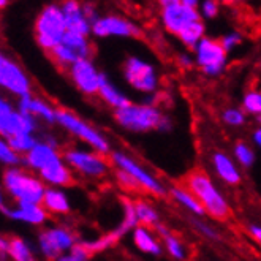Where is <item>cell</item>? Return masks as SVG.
<instances>
[{
  "mask_svg": "<svg viewBox=\"0 0 261 261\" xmlns=\"http://www.w3.org/2000/svg\"><path fill=\"white\" fill-rule=\"evenodd\" d=\"M242 110L252 116L261 113V90H249L242 97Z\"/></svg>",
  "mask_w": 261,
  "mask_h": 261,
  "instance_id": "d590c367",
  "label": "cell"
},
{
  "mask_svg": "<svg viewBox=\"0 0 261 261\" xmlns=\"http://www.w3.org/2000/svg\"><path fill=\"white\" fill-rule=\"evenodd\" d=\"M133 242L138 249L141 252H146V253H152V255H159L162 250H160V245L155 242V239L152 238V234L147 231L146 228L143 226H138L135 229V234H133Z\"/></svg>",
  "mask_w": 261,
  "mask_h": 261,
  "instance_id": "4316f807",
  "label": "cell"
},
{
  "mask_svg": "<svg viewBox=\"0 0 261 261\" xmlns=\"http://www.w3.org/2000/svg\"><path fill=\"white\" fill-rule=\"evenodd\" d=\"M220 43L225 48L226 53H231L233 49H236L238 46L242 43V34L238 32V30H231V32H226L223 37H220Z\"/></svg>",
  "mask_w": 261,
  "mask_h": 261,
  "instance_id": "74e56055",
  "label": "cell"
},
{
  "mask_svg": "<svg viewBox=\"0 0 261 261\" xmlns=\"http://www.w3.org/2000/svg\"><path fill=\"white\" fill-rule=\"evenodd\" d=\"M2 211L13 220H21L32 225H41L46 220V209L43 204L35 203H18L16 209H7L2 206Z\"/></svg>",
  "mask_w": 261,
  "mask_h": 261,
  "instance_id": "44dd1931",
  "label": "cell"
},
{
  "mask_svg": "<svg viewBox=\"0 0 261 261\" xmlns=\"http://www.w3.org/2000/svg\"><path fill=\"white\" fill-rule=\"evenodd\" d=\"M7 252L14 261H35L32 252L27 247V244L16 236L2 239V255H5Z\"/></svg>",
  "mask_w": 261,
  "mask_h": 261,
  "instance_id": "cb8c5ba5",
  "label": "cell"
},
{
  "mask_svg": "<svg viewBox=\"0 0 261 261\" xmlns=\"http://www.w3.org/2000/svg\"><path fill=\"white\" fill-rule=\"evenodd\" d=\"M0 86L13 97H22L32 92V81L16 59L8 54L0 56Z\"/></svg>",
  "mask_w": 261,
  "mask_h": 261,
  "instance_id": "30bf717a",
  "label": "cell"
},
{
  "mask_svg": "<svg viewBox=\"0 0 261 261\" xmlns=\"http://www.w3.org/2000/svg\"><path fill=\"white\" fill-rule=\"evenodd\" d=\"M252 141H253V144L258 149H261V125L253 130V133H252Z\"/></svg>",
  "mask_w": 261,
  "mask_h": 261,
  "instance_id": "7bdbcfd3",
  "label": "cell"
},
{
  "mask_svg": "<svg viewBox=\"0 0 261 261\" xmlns=\"http://www.w3.org/2000/svg\"><path fill=\"white\" fill-rule=\"evenodd\" d=\"M180 2L184 5H187V7H192V8H198L199 4H201V0H180Z\"/></svg>",
  "mask_w": 261,
  "mask_h": 261,
  "instance_id": "f6af8a7d",
  "label": "cell"
},
{
  "mask_svg": "<svg viewBox=\"0 0 261 261\" xmlns=\"http://www.w3.org/2000/svg\"><path fill=\"white\" fill-rule=\"evenodd\" d=\"M0 162L4 165H7L8 168L11 166H19V165H24V155L18 153L14 150L7 140H2L0 141Z\"/></svg>",
  "mask_w": 261,
  "mask_h": 261,
  "instance_id": "d6a6232c",
  "label": "cell"
},
{
  "mask_svg": "<svg viewBox=\"0 0 261 261\" xmlns=\"http://www.w3.org/2000/svg\"><path fill=\"white\" fill-rule=\"evenodd\" d=\"M195 56V64L207 78H219L226 70L228 53L222 46L220 40L204 37L198 41L192 49Z\"/></svg>",
  "mask_w": 261,
  "mask_h": 261,
  "instance_id": "ba28073f",
  "label": "cell"
},
{
  "mask_svg": "<svg viewBox=\"0 0 261 261\" xmlns=\"http://www.w3.org/2000/svg\"><path fill=\"white\" fill-rule=\"evenodd\" d=\"M250 233L258 242H261V228L259 226H250Z\"/></svg>",
  "mask_w": 261,
  "mask_h": 261,
  "instance_id": "ee69618b",
  "label": "cell"
},
{
  "mask_svg": "<svg viewBox=\"0 0 261 261\" xmlns=\"http://www.w3.org/2000/svg\"><path fill=\"white\" fill-rule=\"evenodd\" d=\"M184 186H186L196 198L198 201L203 204L204 211L209 214L212 219L225 222L231 216V209L226 203V199L220 193V190L216 187L209 174L203 170H193L184 179Z\"/></svg>",
  "mask_w": 261,
  "mask_h": 261,
  "instance_id": "7a4b0ae2",
  "label": "cell"
},
{
  "mask_svg": "<svg viewBox=\"0 0 261 261\" xmlns=\"http://www.w3.org/2000/svg\"><path fill=\"white\" fill-rule=\"evenodd\" d=\"M212 166L216 174L225 182L228 186H238L241 182V171L239 166L236 165V162L228 155L226 152L217 150L212 153Z\"/></svg>",
  "mask_w": 261,
  "mask_h": 261,
  "instance_id": "d6986e66",
  "label": "cell"
},
{
  "mask_svg": "<svg viewBox=\"0 0 261 261\" xmlns=\"http://www.w3.org/2000/svg\"><path fill=\"white\" fill-rule=\"evenodd\" d=\"M64 160L74 173L87 179H101L110 171V162L103 153L87 147H68Z\"/></svg>",
  "mask_w": 261,
  "mask_h": 261,
  "instance_id": "52a82bcc",
  "label": "cell"
},
{
  "mask_svg": "<svg viewBox=\"0 0 261 261\" xmlns=\"http://www.w3.org/2000/svg\"><path fill=\"white\" fill-rule=\"evenodd\" d=\"M74 238L64 228L46 229L40 234V247L49 259H59L64 250L73 249Z\"/></svg>",
  "mask_w": 261,
  "mask_h": 261,
  "instance_id": "9a60e30c",
  "label": "cell"
},
{
  "mask_svg": "<svg viewBox=\"0 0 261 261\" xmlns=\"http://www.w3.org/2000/svg\"><path fill=\"white\" fill-rule=\"evenodd\" d=\"M199 229H201V231L206 234V236H209V238H212V239H217V233L216 231H214V229L212 228H209V226H206L204 223H199V222H196L195 223Z\"/></svg>",
  "mask_w": 261,
  "mask_h": 261,
  "instance_id": "b9f144b4",
  "label": "cell"
},
{
  "mask_svg": "<svg viewBox=\"0 0 261 261\" xmlns=\"http://www.w3.org/2000/svg\"><path fill=\"white\" fill-rule=\"evenodd\" d=\"M38 125L40 120L35 116L19 111L5 97L0 98V135L4 140L21 133H37Z\"/></svg>",
  "mask_w": 261,
  "mask_h": 261,
  "instance_id": "9c48e42d",
  "label": "cell"
},
{
  "mask_svg": "<svg viewBox=\"0 0 261 261\" xmlns=\"http://www.w3.org/2000/svg\"><path fill=\"white\" fill-rule=\"evenodd\" d=\"M16 108L22 113L35 116L40 122H46V124H56L57 110H59L54 108L48 100L34 95L32 92L16 98Z\"/></svg>",
  "mask_w": 261,
  "mask_h": 261,
  "instance_id": "e0dca14e",
  "label": "cell"
},
{
  "mask_svg": "<svg viewBox=\"0 0 261 261\" xmlns=\"http://www.w3.org/2000/svg\"><path fill=\"white\" fill-rule=\"evenodd\" d=\"M98 97L101 98V101L105 105L111 106L113 110H119V108H122V106H125V105H128L132 101L105 73H103V78H101V86H100V90H98Z\"/></svg>",
  "mask_w": 261,
  "mask_h": 261,
  "instance_id": "7402d4cb",
  "label": "cell"
},
{
  "mask_svg": "<svg viewBox=\"0 0 261 261\" xmlns=\"http://www.w3.org/2000/svg\"><path fill=\"white\" fill-rule=\"evenodd\" d=\"M171 2H176V0H159V4L163 7V5H166V4H171Z\"/></svg>",
  "mask_w": 261,
  "mask_h": 261,
  "instance_id": "7dc6e473",
  "label": "cell"
},
{
  "mask_svg": "<svg viewBox=\"0 0 261 261\" xmlns=\"http://www.w3.org/2000/svg\"><path fill=\"white\" fill-rule=\"evenodd\" d=\"M62 159H64V153H60L59 147L53 146L46 140H40L35 144V147L24 155V165L29 170L40 173L46 166H49Z\"/></svg>",
  "mask_w": 261,
  "mask_h": 261,
  "instance_id": "2e32d148",
  "label": "cell"
},
{
  "mask_svg": "<svg viewBox=\"0 0 261 261\" xmlns=\"http://www.w3.org/2000/svg\"><path fill=\"white\" fill-rule=\"evenodd\" d=\"M170 195L173 196L174 201H177L179 204H182L184 207H187L189 211H192L193 214H198V216H203L206 212L203 204L198 201V198L186 187V186H173L170 189Z\"/></svg>",
  "mask_w": 261,
  "mask_h": 261,
  "instance_id": "484cf974",
  "label": "cell"
},
{
  "mask_svg": "<svg viewBox=\"0 0 261 261\" xmlns=\"http://www.w3.org/2000/svg\"><path fill=\"white\" fill-rule=\"evenodd\" d=\"M92 37L95 38H140L141 29L133 21L120 14H105L92 25Z\"/></svg>",
  "mask_w": 261,
  "mask_h": 261,
  "instance_id": "5bb4252c",
  "label": "cell"
},
{
  "mask_svg": "<svg viewBox=\"0 0 261 261\" xmlns=\"http://www.w3.org/2000/svg\"><path fill=\"white\" fill-rule=\"evenodd\" d=\"M157 228V231L163 236V239H165V244H166V249H168V252L171 253V256H174L176 259H184L186 258V252H184V247H182V244L179 242V239L177 238H174L168 229L165 228V226H162V225H157L155 226Z\"/></svg>",
  "mask_w": 261,
  "mask_h": 261,
  "instance_id": "4dcf8cb0",
  "label": "cell"
},
{
  "mask_svg": "<svg viewBox=\"0 0 261 261\" xmlns=\"http://www.w3.org/2000/svg\"><path fill=\"white\" fill-rule=\"evenodd\" d=\"M176 62H177V65H179L180 68H184V70H189V68H192L193 65H196V64H195V56H193L192 53H189V51L177 54Z\"/></svg>",
  "mask_w": 261,
  "mask_h": 261,
  "instance_id": "ab89813d",
  "label": "cell"
},
{
  "mask_svg": "<svg viewBox=\"0 0 261 261\" xmlns=\"http://www.w3.org/2000/svg\"><path fill=\"white\" fill-rule=\"evenodd\" d=\"M120 204L124 207V222H122L120 226L117 228V233L122 236V234H125L128 229L135 228L138 223H140V220H138V216H136L135 201L124 196V198H120Z\"/></svg>",
  "mask_w": 261,
  "mask_h": 261,
  "instance_id": "f1b7e54d",
  "label": "cell"
},
{
  "mask_svg": "<svg viewBox=\"0 0 261 261\" xmlns=\"http://www.w3.org/2000/svg\"><path fill=\"white\" fill-rule=\"evenodd\" d=\"M122 76L132 89L143 95L157 92L160 86V76L155 65L140 56H128L124 60Z\"/></svg>",
  "mask_w": 261,
  "mask_h": 261,
  "instance_id": "8992f818",
  "label": "cell"
},
{
  "mask_svg": "<svg viewBox=\"0 0 261 261\" xmlns=\"http://www.w3.org/2000/svg\"><path fill=\"white\" fill-rule=\"evenodd\" d=\"M135 207H136V216L141 225L146 226H157L159 225V216L155 209H153L149 203L143 201V199H135Z\"/></svg>",
  "mask_w": 261,
  "mask_h": 261,
  "instance_id": "f546056e",
  "label": "cell"
},
{
  "mask_svg": "<svg viewBox=\"0 0 261 261\" xmlns=\"http://www.w3.org/2000/svg\"><path fill=\"white\" fill-rule=\"evenodd\" d=\"M220 5L222 4L219 2V0H201L198 10H199V14H201L203 19H214V18L219 16Z\"/></svg>",
  "mask_w": 261,
  "mask_h": 261,
  "instance_id": "8d00e7d4",
  "label": "cell"
},
{
  "mask_svg": "<svg viewBox=\"0 0 261 261\" xmlns=\"http://www.w3.org/2000/svg\"><path fill=\"white\" fill-rule=\"evenodd\" d=\"M111 163L116 168H120V170H124L128 174H132L138 182H140V186L143 187V190L146 193H150L153 196L166 195V189L163 187V184L152 173H149L143 165H140L135 159L127 155L125 152H122V150L111 152Z\"/></svg>",
  "mask_w": 261,
  "mask_h": 261,
  "instance_id": "4fadbf2b",
  "label": "cell"
},
{
  "mask_svg": "<svg viewBox=\"0 0 261 261\" xmlns=\"http://www.w3.org/2000/svg\"><path fill=\"white\" fill-rule=\"evenodd\" d=\"M220 4H223V5H236V4H242V2H245V0H219Z\"/></svg>",
  "mask_w": 261,
  "mask_h": 261,
  "instance_id": "bcb514c9",
  "label": "cell"
},
{
  "mask_svg": "<svg viewBox=\"0 0 261 261\" xmlns=\"http://www.w3.org/2000/svg\"><path fill=\"white\" fill-rule=\"evenodd\" d=\"M10 4V0H0V8H5Z\"/></svg>",
  "mask_w": 261,
  "mask_h": 261,
  "instance_id": "c3c4849f",
  "label": "cell"
},
{
  "mask_svg": "<svg viewBox=\"0 0 261 261\" xmlns=\"http://www.w3.org/2000/svg\"><path fill=\"white\" fill-rule=\"evenodd\" d=\"M116 124L130 133H149V132H171L173 119L165 114L160 106H150L146 103H133L114 110Z\"/></svg>",
  "mask_w": 261,
  "mask_h": 261,
  "instance_id": "6da1fadb",
  "label": "cell"
},
{
  "mask_svg": "<svg viewBox=\"0 0 261 261\" xmlns=\"http://www.w3.org/2000/svg\"><path fill=\"white\" fill-rule=\"evenodd\" d=\"M8 144L16 150L21 155H25L30 150L35 147V144L40 141L37 138V133H21V135H14L8 138Z\"/></svg>",
  "mask_w": 261,
  "mask_h": 261,
  "instance_id": "83f0119b",
  "label": "cell"
},
{
  "mask_svg": "<svg viewBox=\"0 0 261 261\" xmlns=\"http://www.w3.org/2000/svg\"><path fill=\"white\" fill-rule=\"evenodd\" d=\"M245 120H247V113H245L242 108L231 106V108H226L222 111V122L231 128L242 127L245 124Z\"/></svg>",
  "mask_w": 261,
  "mask_h": 261,
  "instance_id": "1f68e13d",
  "label": "cell"
},
{
  "mask_svg": "<svg viewBox=\"0 0 261 261\" xmlns=\"http://www.w3.org/2000/svg\"><path fill=\"white\" fill-rule=\"evenodd\" d=\"M38 176L51 187H68L74 182L73 170L67 165V162L62 159L38 173Z\"/></svg>",
  "mask_w": 261,
  "mask_h": 261,
  "instance_id": "ffe728a7",
  "label": "cell"
},
{
  "mask_svg": "<svg viewBox=\"0 0 261 261\" xmlns=\"http://www.w3.org/2000/svg\"><path fill=\"white\" fill-rule=\"evenodd\" d=\"M233 155L236 159V162L244 166V168H250L255 163V152L253 149L244 141H239L234 144L233 147Z\"/></svg>",
  "mask_w": 261,
  "mask_h": 261,
  "instance_id": "836d02e7",
  "label": "cell"
},
{
  "mask_svg": "<svg viewBox=\"0 0 261 261\" xmlns=\"http://www.w3.org/2000/svg\"><path fill=\"white\" fill-rule=\"evenodd\" d=\"M67 76L76 90L81 92L86 97H95L98 95V90L101 86L103 73L90 59H81L78 62L70 65L67 70Z\"/></svg>",
  "mask_w": 261,
  "mask_h": 261,
  "instance_id": "8fae6325",
  "label": "cell"
},
{
  "mask_svg": "<svg viewBox=\"0 0 261 261\" xmlns=\"http://www.w3.org/2000/svg\"><path fill=\"white\" fill-rule=\"evenodd\" d=\"M114 176H116V180L119 184V187L122 190H125V192H144L143 187L140 186V182H138L132 174H128L127 171L124 170H120V168H116V171H114Z\"/></svg>",
  "mask_w": 261,
  "mask_h": 261,
  "instance_id": "e575fe53",
  "label": "cell"
},
{
  "mask_svg": "<svg viewBox=\"0 0 261 261\" xmlns=\"http://www.w3.org/2000/svg\"><path fill=\"white\" fill-rule=\"evenodd\" d=\"M259 67H261V64H259Z\"/></svg>",
  "mask_w": 261,
  "mask_h": 261,
  "instance_id": "f907efd6",
  "label": "cell"
},
{
  "mask_svg": "<svg viewBox=\"0 0 261 261\" xmlns=\"http://www.w3.org/2000/svg\"><path fill=\"white\" fill-rule=\"evenodd\" d=\"M41 204L46 211L54 212V214H68L70 212L68 198L59 187L46 189Z\"/></svg>",
  "mask_w": 261,
  "mask_h": 261,
  "instance_id": "603a6c76",
  "label": "cell"
},
{
  "mask_svg": "<svg viewBox=\"0 0 261 261\" xmlns=\"http://www.w3.org/2000/svg\"><path fill=\"white\" fill-rule=\"evenodd\" d=\"M83 10H84V14L87 21L94 25L98 19H100V13H98V8L94 2H83Z\"/></svg>",
  "mask_w": 261,
  "mask_h": 261,
  "instance_id": "f35d334b",
  "label": "cell"
},
{
  "mask_svg": "<svg viewBox=\"0 0 261 261\" xmlns=\"http://www.w3.org/2000/svg\"><path fill=\"white\" fill-rule=\"evenodd\" d=\"M87 256L84 253H81L80 250H76V249H71V253L67 255V256H60L57 261H86Z\"/></svg>",
  "mask_w": 261,
  "mask_h": 261,
  "instance_id": "60d3db41",
  "label": "cell"
},
{
  "mask_svg": "<svg viewBox=\"0 0 261 261\" xmlns=\"http://www.w3.org/2000/svg\"><path fill=\"white\" fill-rule=\"evenodd\" d=\"M255 119H256V122H258V125H261V113H259V114H256V116H255Z\"/></svg>",
  "mask_w": 261,
  "mask_h": 261,
  "instance_id": "681fc988",
  "label": "cell"
},
{
  "mask_svg": "<svg viewBox=\"0 0 261 261\" xmlns=\"http://www.w3.org/2000/svg\"><path fill=\"white\" fill-rule=\"evenodd\" d=\"M160 19L163 27L166 29V32H170L179 38L187 29H190L195 22L201 21L203 18L198 8L187 7L180 0H176V2L162 7Z\"/></svg>",
  "mask_w": 261,
  "mask_h": 261,
  "instance_id": "7c38bea8",
  "label": "cell"
},
{
  "mask_svg": "<svg viewBox=\"0 0 261 261\" xmlns=\"http://www.w3.org/2000/svg\"><path fill=\"white\" fill-rule=\"evenodd\" d=\"M56 124L65 130L67 133L78 138L81 143H84L87 147L94 149L103 155H111V143L97 127L89 124L87 120L81 119L78 114H74L70 110L59 108L57 110V119Z\"/></svg>",
  "mask_w": 261,
  "mask_h": 261,
  "instance_id": "277c9868",
  "label": "cell"
},
{
  "mask_svg": "<svg viewBox=\"0 0 261 261\" xmlns=\"http://www.w3.org/2000/svg\"><path fill=\"white\" fill-rule=\"evenodd\" d=\"M4 187L16 203L41 204L46 192L44 180L22 170L21 166H11L4 173Z\"/></svg>",
  "mask_w": 261,
  "mask_h": 261,
  "instance_id": "5b68a950",
  "label": "cell"
},
{
  "mask_svg": "<svg viewBox=\"0 0 261 261\" xmlns=\"http://www.w3.org/2000/svg\"><path fill=\"white\" fill-rule=\"evenodd\" d=\"M60 7H62V11H64L68 32L92 35V24L87 21L84 14L83 2H80V0H62Z\"/></svg>",
  "mask_w": 261,
  "mask_h": 261,
  "instance_id": "ac0fdd59",
  "label": "cell"
},
{
  "mask_svg": "<svg viewBox=\"0 0 261 261\" xmlns=\"http://www.w3.org/2000/svg\"><path fill=\"white\" fill-rule=\"evenodd\" d=\"M68 32L67 21L60 4L44 5L34 22L35 41L44 53H51Z\"/></svg>",
  "mask_w": 261,
  "mask_h": 261,
  "instance_id": "3957f363",
  "label": "cell"
},
{
  "mask_svg": "<svg viewBox=\"0 0 261 261\" xmlns=\"http://www.w3.org/2000/svg\"><path fill=\"white\" fill-rule=\"evenodd\" d=\"M120 238H122V236L117 233V229H116V231H113V233H108V234L101 236L98 241L74 244V245H73V249L80 250L81 253H84V255L89 258V256H92V255L97 253V252H103V250H106L108 247H111V245H114Z\"/></svg>",
  "mask_w": 261,
  "mask_h": 261,
  "instance_id": "d4e9b609",
  "label": "cell"
}]
</instances>
